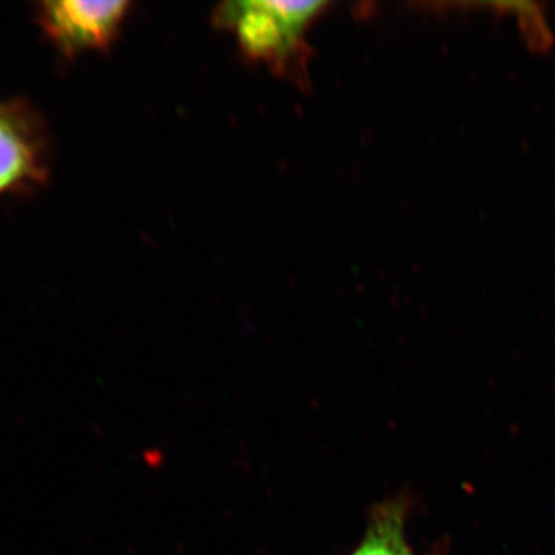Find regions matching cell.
I'll list each match as a JSON object with an SVG mask.
<instances>
[{
	"label": "cell",
	"instance_id": "obj_2",
	"mask_svg": "<svg viewBox=\"0 0 555 555\" xmlns=\"http://www.w3.org/2000/svg\"><path fill=\"white\" fill-rule=\"evenodd\" d=\"M49 175L50 138L42 116L28 101H0V198L35 192Z\"/></svg>",
	"mask_w": 555,
	"mask_h": 555
},
{
	"label": "cell",
	"instance_id": "obj_4",
	"mask_svg": "<svg viewBox=\"0 0 555 555\" xmlns=\"http://www.w3.org/2000/svg\"><path fill=\"white\" fill-rule=\"evenodd\" d=\"M411 500L393 496L372 507L360 542L347 555H418L409 542Z\"/></svg>",
	"mask_w": 555,
	"mask_h": 555
},
{
	"label": "cell",
	"instance_id": "obj_3",
	"mask_svg": "<svg viewBox=\"0 0 555 555\" xmlns=\"http://www.w3.org/2000/svg\"><path fill=\"white\" fill-rule=\"evenodd\" d=\"M129 7L122 0H60L40 2L36 13L51 46L69 60L86 51L108 49L118 38Z\"/></svg>",
	"mask_w": 555,
	"mask_h": 555
},
{
	"label": "cell",
	"instance_id": "obj_1",
	"mask_svg": "<svg viewBox=\"0 0 555 555\" xmlns=\"http://www.w3.org/2000/svg\"><path fill=\"white\" fill-rule=\"evenodd\" d=\"M326 7L324 2H229L219 7L217 22L233 31L250 60L299 80L308 75L306 35Z\"/></svg>",
	"mask_w": 555,
	"mask_h": 555
}]
</instances>
